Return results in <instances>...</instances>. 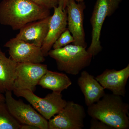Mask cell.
<instances>
[{
	"instance_id": "obj_1",
	"label": "cell",
	"mask_w": 129,
	"mask_h": 129,
	"mask_svg": "<svg viewBox=\"0 0 129 129\" xmlns=\"http://www.w3.org/2000/svg\"><path fill=\"white\" fill-rule=\"evenodd\" d=\"M50 15V9L29 0H3L0 3V23L13 30H20L28 23Z\"/></svg>"
},
{
	"instance_id": "obj_20",
	"label": "cell",
	"mask_w": 129,
	"mask_h": 129,
	"mask_svg": "<svg viewBox=\"0 0 129 129\" xmlns=\"http://www.w3.org/2000/svg\"><path fill=\"white\" fill-rule=\"evenodd\" d=\"M90 129H114L101 120L92 118L90 123Z\"/></svg>"
},
{
	"instance_id": "obj_22",
	"label": "cell",
	"mask_w": 129,
	"mask_h": 129,
	"mask_svg": "<svg viewBox=\"0 0 129 129\" xmlns=\"http://www.w3.org/2000/svg\"><path fill=\"white\" fill-rule=\"evenodd\" d=\"M20 129H39L38 127L32 125L21 124Z\"/></svg>"
},
{
	"instance_id": "obj_9",
	"label": "cell",
	"mask_w": 129,
	"mask_h": 129,
	"mask_svg": "<svg viewBox=\"0 0 129 129\" xmlns=\"http://www.w3.org/2000/svg\"><path fill=\"white\" fill-rule=\"evenodd\" d=\"M76 2L75 0H69L65 8L67 13V28L74 39L73 44L86 48L87 44L83 25L85 3L84 1Z\"/></svg>"
},
{
	"instance_id": "obj_2",
	"label": "cell",
	"mask_w": 129,
	"mask_h": 129,
	"mask_svg": "<svg viewBox=\"0 0 129 129\" xmlns=\"http://www.w3.org/2000/svg\"><path fill=\"white\" fill-rule=\"evenodd\" d=\"M88 107L87 112L92 118L101 120L114 129L129 128V106L122 96L106 94Z\"/></svg>"
},
{
	"instance_id": "obj_16",
	"label": "cell",
	"mask_w": 129,
	"mask_h": 129,
	"mask_svg": "<svg viewBox=\"0 0 129 129\" xmlns=\"http://www.w3.org/2000/svg\"><path fill=\"white\" fill-rule=\"evenodd\" d=\"M72 84L71 80L66 74L52 72L48 70L38 83V85L42 88L58 93H61Z\"/></svg>"
},
{
	"instance_id": "obj_12",
	"label": "cell",
	"mask_w": 129,
	"mask_h": 129,
	"mask_svg": "<svg viewBox=\"0 0 129 129\" xmlns=\"http://www.w3.org/2000/svg\"><path fill=\"white\" fill-rule=\"evenodd\" d=\"M53 9L54 13L51 16L48 32L41 48L45 57L48 56V52L55 42L67 28L66 10L64 11L58 6L55 7Z\"/></svg>"
},
{
	"instance_id": "obj_13",
	"label": "cell",
	"mask_w": 129,
	"mask_h": 129,
	"mask_svg": "<svg viewBox=\"0 0 129 129\" xmlns=\"http://www.w3.org/2000/svg\"><path fill=\"white\" fill-rule=\"evenodd\" d=\"M51 16L26 24L16 37L41 48L48 32Z\"/></svg>"
},
{
	"instance_id": "obj_19",
	"label": "cell",
	"mask_w": 129,
	"mask_h": 129,
	"mask_svg": "<svg viewBox=\"0 0 129 129\" xmlns=\"http://www.w3.org/2000/svg\"><path fill=\"white\" fill-rule=\"evenodd\" d=\"M36 5L49 9L57 6V0H29Z\"/></svg>"
},
{
	"instance_id": "obj_23",
	"label": "cell",
	"mask_w": 129,
	"mask_h": 129,
	"mask_svg": "<svg viewBox=\"0 0 129 129\" xmlns=\"http://www.w3.org/2000/svg\"><path fill=\"white\" fill-rule=\"evenodd\" d=\"M0 101L5 102V96L2 94H0Z\"/></svg>"
},
{
	"instance_id": "obj_8",
	"label": "cell",
	"mask_w": 129,
	"mask_h": 129,
	"mask_svg": "<svg viewBox=\"0 0 129 129\" xmlns=\"http://www.w3.org/2000/svg\"><path fill=\"white\" fill-rule=\"evenodd\" d=\"M47 70L45 64L17 63L13 90H28L34 92L40 80Z\"/></svg>"
},
{
	"instance_id": "obj_17",
	"label": "cell",
	"mask_w": 129,
	"mask_h": 129,
	"mask_svg": "<svg viewBox=\"0 0 129 129\" xmlns=\"http://www.w3.org/2000/svg\"><path fill=\"white\" fill-rule=\"evenodd\" d=\"M21 125L11 114L5 102L0 101V129H20Z\"/></svg>"
},
{
	"instance_id": "obj_5",
	"label": "cell",
	"mask_w": 129,
	"mask_h": 129,
	"mask_svg": "<svg viewBox=\"0 0 129 129\" xmlns=\"http://www.w3.org/2000/svg\"><path fill=\"white\" fill-rule=\"evenodd\" d=\"M14 94L25 99L33 107L47 120H49L66 106L67 101L62 98L61 93L52 91L44 98L35 94L28 90H14Z\"/></svg>"
},
{
	"instance_id": "obj_21",
	"label": "cell",
	"mask_w": 129,
	"mask_h": 129,
	"mask_svg": "<svg viewBox=\"0 0 129 129\" xmlns=\"http://www.w3.org/2000/svg\"><path fill=\"white\" fill-rule=\"evenodd\" d=\"M57 6H60L62 8L63 10L64 11L65 10L67 4L69 0H57ZM75 1L78 2L84 1L83 0H75Z\"/></svg>"
},
{
	"instance_id": "obj_6",
	"label": "cell",
	"mask_w": 129,
	"mask_h": 129,
	"mask_svg": "<svg viewBox=\"0 0 129 129\" xmlns=\"http://www.w3.org/2000/svg\"><path fill=\"white\" fill-rule=\"evenodd\" d=\"M5 103L13 117L21 124L32 125L39 129H48V121L30 104L12 96V91L5 92Z\"/></svg>"
},
{
	"instance_id": "obj_11",
	"label": "cell",
	"mask_w": 129,
	"mask_h": 129,
	"mask_svg": "<svg viewBox=\"0 0 129 129\" xmlns=\"http://www.w3.org/2000/svg\"><path fill=\"white\" fill-rule=\"evenodd\" d=\"M129 77V64L120 70L106 69L95 78L104 88L112 91L113 94L124 97L126 86Z\"/></svg>"
},
{
	"instance_id": "obj_7",
	"label": "cell",
	"mask_w": 129,
	"mask_h": 129,
	"mask_svg": "<svg viewBox=\"0 0 129 129\" xmlns=\"http://www.w3.org/2000/svg\"><path fill=\"white\" fill-rule=\"evenodd\" d=\"M86 116L83 106L73 101L67 102L60 112L49 119L48 129H82Z\"/></svg>"
},
{
	"instance_id": "obj_15",
	"label": "cell",
	"mask_w": 129,
	"mask_h": 129,
	"mask_svg": "<svg viewBox=\"0 0 129 129\" xmlns=\"http://www.w3.org/2000/svg\"><path fill=\"white\" fill-rule=\"evenodd\" d=\"M17 63L0 48V94L13 90Z\"/></svg>"
},
{
	"instance_id": "obj_10",
	"label": "cell",
	"mask_w": 129,
	"mask_h": 129,
	"mask_svg": "<svg viewBox=\"0 0 129 129\" xmlns=\"http://www.w3.org/2000/svg\"><path fill=\"white\" fill-rule=\"evenodd\" d=\"M10 57L17 63H41L45 61L41 47L15 37L5 44Z\"/></svg>"
},
{
	"instance_id": "obj_4",
	"label": "cell",
	"mask_w": 129,
	"mask_h": 129,
	"mask_svg": "<svg viewBox=\"0 0 129 129\" xmlns=\"http://www.w3.org/2000/svg\"><path fill=\"white\" fill-rule=\"evenodd\" d=\"M121 1L122 0H96L90 19L92 27L91 41L87 50L93 57L102 50L100 38L105 19L115 12Z\"/></svg>"
},
{
	"instance_id": "obj_14",
	"label": "cell",
	"mask_w": 129,
	"mask_h": 129,
	"mask_svg": "<svg viewBox=\"0 0 129 129\" xmlns=\"http://www.w3.org/2000/svg\"><path fill=\"white\" fill-rule=\"evenodd\" d=\"M78 84L84 96L88 107L95 103L105 94V89L94 76L83 71L78 80Z\"/></svg>"
},
{
	"instance_id": "obj_18",
	"label": "cell",
	"mask_w": 129,
	"mask_h": 129,
	"mask_svg": "<svg viewBox=\"0 0 129 129\" xmlns=\"http://www.w3.org/2000/svg\"><path fill=\"white\" fill-rule=\"evenodd\" d=\"M74 41V39L73 36L67 28L55 42L52 47L53 49L61 48L70 43H73Z\"/></svg>"
},
{
	"instance_id": "obj_3",
	"label": "cell",
	"mask_w": 129,
	"mask_h": 129,
	"mask_svg": "<svg viewBox=\"0 0 129 129\" xmlns=\"http://www.w3.org/2000/svg\"><path fill=\"white\" fill-rule=\"evenodd\" d=\"M48 56L55 60L58 70L73 75L89 66L93 57L85 47L73 44L51 50Z\"/></svg>"
}]
</instances>
